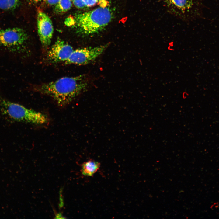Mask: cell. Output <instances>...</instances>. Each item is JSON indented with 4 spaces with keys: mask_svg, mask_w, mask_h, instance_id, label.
<instances>
[{
    "mask_svg": "<svg viewBox=\"0 0 219 219\" xmlns=\"http://www.w3.org/2000/svg\"><path fill=\"white\" fill-rule=\"evenodd\" d=\"M88 86L85 75L65 77L55 81L42 84L34 87V90L52 97L61 106L71 103Z\"/></svg>",
    "mask_w": 219,
    "mask_h": 219,
    "instance_id": "1",
    "label": "cell"
},
{
    "mask_svg": "<svg viewBox=\"0 0 219 219\" xmlns=\"http://www.w3.org/2000/svg\"><path fill=\"white\" fill-rule=\"evenodd\" d=\"M113 16L112 11L109 7L101 6L78 14L74 19L80 32L91 34L98 33L107 26L111 21Z\"/></svg>",
    "mask_w": 219,
    "mask_h": 219,
    "instance_id": "2",
    "label": "cell"
},
{
    "mask_svg": "<svg viewBox=\"0 0 219 219\" xmlns=\"http://www.w3.org/2000/svg\"><path fill=\"white\" fill-rule=\"evenodd\" d=\"M0 112L13 121L42 124L47 123L48 120L44 114L9 101L0 95Z\"/></svg>",
    "mask_w": 219,
    "mask_h": 219,
    "instance_id": "3",
    "label": "cell"
},
{
    "mask_svg": "<svg viewBox=\"0 0 219 219\" xmlns=\"http://www.w3.org/2000/svg\"><path fill=\"white\" fill-rule=\"evenodd\" d=\"M161 0L169 12L182 19H192L199 17L201 12L200 0Z\"/></svg>",
    "mask_w": 219,
    "mask_h": 219,
    "instance_id": "4",
    "label": "cell"
},
{
    "mask_svg": "<svg viewBox=\"0 0 219 219\" xmlns=\"http://www.w3.org/2000/svg\"><path fill=\"white\" fill-rule=\"evenodd\" d=\"M28 38L26 32L20 28L0 29V46L12 53L24 51Z\"/></svg>",
    "mask_w": 219,
    "mask_h": 219,
    "instance_id": "5",
    "label": "cell"
},
{
    "mask_svg": "<svg viewBox=\"0 0 219 219\" xmlns=\"http://www.w3.org/2000/svg\"><path fill=\"white\" fill-rule=\"evenodd\" d=\"M108 44L94 47H85L74 50L65 64L77 65L87 64L95 60L106 50Z\"/></svg>",
    "mask_w": 219,
    "mask_h": 219,
    "instance_id": "6",
    "label": "cell"
},
{
    "mask_svg": "<svg viewBox=\"0 0 219 219\" xmlns=\"http://www.w3.org/2000/svg\"><path fill=\"white\" fill-rule=\"evenodd\" d=\"M38 33L42 45L45 47L51 43L54 33V28L51 20L45 13L38 12L37 18Z\"/></svg>",
    "mask_w": 219,
    "mask_h": 219,
    "instance_id": "7",
    "label": "cell"
},
{
    "mask_svg": "<svg viewBox=\"0 0 219 219\" xmlns=\"http://www.w3.org/2000/svg\"><path fill=\"white\" fill-rule=\"evenodd\" d=\"M74 50L70 45L58 38L48 51L47 58L52 63L65 62Z\"/></svg>",
    "mask_w": 219,
    "mask_h": 219,
    "instance_id": "8",
    "label": "cell"
},
{
    "mask_svg": "<svg viewBox=\"0 0 219 219\" xmlns=\"http://www.w3.org/2000/svg\"><path fill=\"white\" fill-rule=\"evenodd\" d=\"M100 163L94 160H89L83 163L82 166L81 172L84 176H92L99 169Z\"/></svg>",
    "mask_w": 219,
    "mask_h": 219,
    "instance_id": "9",
    "label": "cell"
},
{
    "mask_svg": "<svg viewBox=\"0 0 219 219\" xmlns=\"http://www.w3.org/2000/svg\"><path fill=\"white\" fill-rule=\"evenodd\" d=\"M71 0H60L55 5L54 11L57 14H61L66 12L71 8L72 4Z\"/></svg>",
    "mask_w": 219,
    "mask_h": 219,
    "instance_id": "10",
    "label": "cell"
},
{
    "mask_svg": "<svg viewBox=\"0 0 219 219\" xmlns=\"http://www.w3.org/2000/svg\"><path fill=\"white\" fill-rule=\"evenodd\" d=\"M20 0H0V9L5 10H12L18 6Z\"/></svg>",
    "mask_w": 219,
    "mask_h": 219,
    "instance_id": "11",
    "label": "cell"
},
{
    "mask_svg": "<svg viewBox=\"0 0 219 219\" xmlns=\"http://www.w3.org/2000/svg\"><path fill=\"white\" fill-rule=\"evenodd\" d=\"M74 5L79 9H83L86 7L83 0H74L72 2Z\"/></svg>",
    "mask_w": 219,
    "mask_h": 219,
    "instance_id": "12",
    "label": "cell"
},
{
    "mask_svg": "<svg viewBox=\"0 0 219 219\" xmlns=\"http://www.w3.org/2000/svg\"><path fill=\"white\" fill-rule=\"evenodd\" d=\"M86 7H90L94 6L98 2L97 0H83Z\"/></svg>",
    "mask_w": 219,
    "mask_h": 219,
    "instance_id": "13",
    "label": "cell"
},
{
    "mask_svg": "<svg viewBox=\"0 0 219 219\" xmlns=\"http://www.w3.org/2000/svg\"><path fill=\"white\" fill-rule=\"evenodd\" d=\"M60 0H44L45 3L48 5H55Z\"/></svg>",
    "mask_w": 219,
    "mask_h": 219,
    "instance_id": "14",
    "label": "cell"
},
{
    "mask_svg": "<svg viewBox=\"0 0 219 219\" xmlns=\"http://www.w3.org/2000/svg\"><path fill=\"white\" fill-rule=\"evenodd\" d=\"M30 3L35 4L40 2L41 0H27Z\"/></svg>",
    "mask_w": 219,
    "mask_h": 219,
    "instance_id": "15",
    "label": "cell"
},
{
    "mask_svg": "<svg viewBox=\"0 0 219 219\" xmlns=\"http://www.w3.org/2000/svg\"><path fill=\"white\" fill-rule=\"evenodd\" d=\"M98 2H99L102 1V0H97Z\"/></svg>",
    "mask_w": 219,
    "mask_h": 219,
    "instance_id": "16",
    "label": "cell"
},
{
    "mask_svg": "<svg viewBox=\"0 0 219 219\" xmlns=\"http://www.w3.org/2000/svg\"><path fill=\"white\" fill-rule=\"evenodd\" d=\"M73 0H71V1L72 2H73Z\"/></svg>",
    "mask_w": 219,
    "mask_h": 219,
    "instance_id": "17",
    "label": "cell"
}]
</instances>
